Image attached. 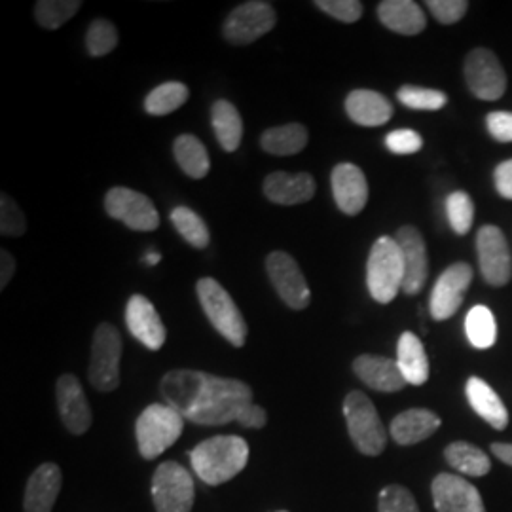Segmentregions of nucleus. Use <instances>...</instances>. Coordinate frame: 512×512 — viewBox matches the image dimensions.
<instances>
[{
    "label": "nucleus",
    "mask_w": 512,
    "mask_h": 512,
    "mask_svg": "<svg viewBox=\"0 0 512 512\" xmlns=\"http://www.w3.org/2000/svg\"><path fill=\"white\" fill-rule=\"evenodd\" d=\"M160 393L184 420L209 427L238 421L241 410L253 404V389L245 382L188 368L169 370Z\"/></svg>",
    "instance_id": "1"
},
{
    "label": "nucleus",
    "mask_w": 512,
    "mask_h": 512,
    "mask_svg": "<svg viewBox=\"0 0 512 512\" xmlns=\"http://www.w3.org/2000/svg\"><path fill=\"white\" fill-rule=\"evenodd\" d=\"M249 461L247 440L224 435L203 440L192 452L190 463L196 475L209 486H220L239 475Z\"/></svg>",
    "instance_id": "2"
},
{
    "label": "nucleus",
    "mask_w": 512,
    "mask_h": 512,
    "mask_svg": "<svg viewBox=\"0 0 512 512\" xmlns=\"http://www.w3.org/2000/svg\"><path fill=\"white\" fill-rule=\"evenodd\" d=\"M403 283V251L397 239L391 236L376 239L366 264V285L370 296L380 304H389L399 291H403Z\"/></svg>",
    "instance_id": "3"
},
{
    "label": "nucleus",
    "mask_w": 512,
    "mask_h": 512,
    "mask_svg": "<svg viewBox=\"0 0 512 512\" xmlns=\"http://www.w3.org/2000/svg\"><path fill=\"white\" fill-rule=\"evenodd\" d=\"M196 293L207 319L220 336H224L234 348H243L249 329L234 298L213 277H202L196 285Z\"/></svg>",
    "instance_id": "4"
},
{
    "label": "nucleus",
    "mask_w": 512,
    "mask_h": 512,
    "mask_svg": "<svg viewBox=\"0 0 512 512\" xmlns=\"http://www.w3.org/2000/svg\"><path fill=\"white\" fill-rule=\"evenodd\" d=\"M184 418L169 404H150L135 423L139 452L145 459L160 458L183 435Z\"/></svg>",
    "instance_id": "5"
},
{
    "label": "nucleus",
    "mask_w": 512,
    "mask_h": 512,
    "mask_svg": "<svg viewBox=\"0 0 512 512\" xmlns=\"http://www.w3.org/2000/svg\"><path fill=\"white\" fill-rule=\"evenodd\" d=\"M344 416L355 448L365 456H380L387 444V433L376 406L363 391L349 393L344 401Z\"/></svg>",
    "instance_id": "6"
},
{
    "label": "nucleus",
    "mask_w": 512,
    "mask_h": 512,
    "mask_svg": "<svg viewBox=\"0 0 512 512\" xmlns=\"http://www.w3.org/2000/svg\"><path fill=\"white\" fill-rule=\"evenodd\" d=\"M122 336L110 323H101L93 334L92 359L88 378L99 391H114L120 385Z\"/></svg>",
    "instance_id": "7"
},
{
    "label": "nucleus",
    "mask_w": 512,
    "mask_h": 512,
    "mask_svg": "<svg viewBox=\"0 0 512 512\" xmlns=\"http://www.w3.org/2000/svg\"><path fill=\"white\" fill-rule=\"evenodd\" d=\"M194 480L183 465L165 461L152 476V501L156 512H192Z\"/></svg>",
    "instance_id": "8"
},
{
    "label": "nucleus",
    "mask_w": 512,
    "mask_h": 512,
    "mask_svg": "<svg viewBox=\"0 0 512 512\" xmlns=\"http://www.w3.org/2000/svg\"><path fill=\"white\" fill-rule=\"evenodd\" d=\"M275 23L277 16L270 2L249 0L230 12L222 25V35L234 46H247L268 35Z\"/></svg>",
    "instance_id": "9"
},
{
    "label": "nucleus",
    "mask_w": 512,
    "mask_h": 512,
    "mask_svg": "<svg viewBox=\"0 0 512 512\" xmlns=\"http://www.w3.org/2000/svg\"><path fill=\"white\" fill-rule=\"evenodd\" d=\"M105 211L110 219L120 220L137 232H152L160 226V215L152 200L126 186L110 188L105 196Z\"/></svg>",
    "instance_id": "10"
},
{
    "label": "nucleus",
    "mask_w": 512,
    "mask_h": 512,
    "mask_svg": "<svg viewBox=\"0 0 512 512\" xmlns=\"http://www.w3.org/2000/svg\"><path fill=\"white\" fill-rule=\"evenodd\" d=\"M266 272L270 275L275 293L291 310H306L310 306L308 281L293 256L285 251L270 253L266 258Z\"/></svg>",
    "instance_id": "11"
},
{
    "label": "nucleus",
    "mask_w": 512,
    "mask_h": 512,
    "mask_svg": "<svg viewBox=\"0 0 512 512\" xmlns=\"http://www.w3.org/2000/svg\"><path fill=\"white\" fill-rule=\"evenodd\" d=\"M476 251L480 272L484 275L486 283H490L492 287H503L511 281L512 256L501 228L494 224L482 226L476 236Z\"/></svg>",
    "instance_id": "12"
},
{
    "label": "nucleus",
    "mask_w": 512,
    "mask_h": 512,
    "mask_svg": "<svg viewBox=\"0 0 512 512\" xmlns=\"http://www.w3.org/2000/svg\"><path fill=\"white\" fill-rule=\"evenodd\" d=\"M465 80L471 93L482 101H497L507 90V74L497 55L476 48L465 59Z\"/></svg>",
    "instance_id": "13"
},
{
    "label": "nucleus",
    "mask_w": 512,
    "mask_h": 512,
    "mask_svg": "<svg viewBox=\"0 0 512 512\" xmlns=\"http://www.w3.org/2000/svg\"><path fill=\"white\" fill-rule=\"evenodd\" d=\"M473 281V268L467 262H456L446 268L433 287L429 308L435 321H446L458 313L465 293Z\"/></svg>",
    "instance_id": "14"
},
{
    "label": "nucleus",
    "mask_w": 512,
    "mask_h": 512,
    "mask_svg": "<svg viewBox=\"0 0 512 512\" xmlns=\"http://www.w3.org/2000/svg\"><path fill=\"white\" fill-rule=\"evenodd\" d=\"M431 492L437 512H486L480 492L461 476L440 473L431 484Z\"/></svg>",
    "instance_id": "15"
},
{
    "label": "nucleus",
    "mask_w": 512,
    "mask_h": 512,
    "mask_svg": "<svg viewBox=\"0 0 512 512\" xmlns=\"http://www.w3.org/2000/svg\"><path fill=\"white\" fill-rule=\"evenodd\" d=\"M397 243L403 251L404 283L403 293L408 296L421 293L429 275V258L425 239L420 230L414 226H403L397 232Z\"/></svg>",
    "instance_id": "16"
},
{
    "label": "nucleus",
    "mask_w": 512,
    "mask_h": 512,
    "mask_svg": "<svg viewBox=\"0 0 512 512\" xmlns=\"http://www.w3.org/2000/svg\"><path fill=\"white\" fill-rule=\"evenodd\" d=\"M57 406L61 420L73 435H84L92 427V408L84 395L80 380L74 374H63L57 385Z\"/></svg>",
    "instance_id": "17"
},
{
    "label": "nucleus",
    "mask_w": 512,
    "mask_h": 512,
    "mask_svg": "<svg viewBox=\"0 0 512 512\" xmlns=\"http://www.w3.org/2000/svg\"><path fill=\"white\" fill-rule=\"evenodd\" d=\"M126 325L135 340L145 348L158 351L164 348L165 327L154 304L143 294H133L126 306Z\"/></svg>",
    "instance_id": "18"
},
{
    "label": "nucleus",
    "mask_w": 512,
    "mask_h": 512,
    "mask_svg": "<svg viewBox=\"0 0 512 512\" xmlns=\"http://www.w3.org/2000/svg\"><path fill=\"white\" fill-rule=\"evenodd\" d=\"M332 194L342 213L349 217L359 215L368 202V183L361 167L338 164L332 169Z\"/></svg>",
    "instance_id": "19"
},
{
    "label": "nucleus",
    "mask_w": 512,
    "mask_h": 512,
    "mask_svg": "<svg viewBox=\"0 0 512 512\" xmlns=\"http://www.w3.org/2000/svg\"><path fill=\"white\" fill-rule=\"evenodd\" d=\"M353 372L363 384L382 393H397L406 385L397 359H387L380 355H361L353 361Z\"/></svg>",
    "instance_id": "20"
},
{
    "label": "nucleus",
    "mask_w": 512,
    "mask_h": 512,
    "mask_svg": "<svg viewBox=\"0 0 512 512\" xmlns=\"http://www.w3.org/2000/svg\"><path fill=\"white\" fill-rule=\"evenodd\" d=\"M264 196L277 205H300L315 196V181L310 173L274 171L264 181Z\"/></svg>",
    "instance_id": "21"
},
{
    "label": "nucleus",
    "mask_w": 512,
    "mask_h": 512,
    "mask_svg": "<svg viewBox=\"0 0 512 512\" xmlns=\"http://www.w3.org/2000/svg\"><path fill=\"white\" fill-rule=\"evenodd\" d=\"M61 469L55 463H44L31 475L25 490V512H52L61 492Z\"/></svg>",
    "instance_id": "22"
},
{
    "label": "nucleus",
    "mask_w": 512,
    "mask_h": 512,
    "mask_svg": "<svg viewBox=\"0 0 512 512\" xmlns=\"http://www.w3.org/2000/svg\"><path fill=\"white\" fill-rule=\"evenodd\" d=\"M349 118L363 128L384 126L393 116L391 101L374 90H355L346 99Z\"/></svg>",
    "instance_id": "23"
},
{
    "label": "nucleus",
    "mask_w": 512,
    "mask_h": 512,
    "mask_svg": "<svg viewBox=\"0 0 512 512\" xmlns=\"http://www.w3.org/2000/svg\"><path fill=\"white\" fill-rule=\"evenodd\" d=\"M378 18L389 31L414 37L427 27V18L412 0H384L378 6Z\"/></svg>",
    "instance_id": "24"
},
{
    "label": "nucleus",
    "mask_w": 512,
    "mask_h": 512,
    "mask_svg": "<svg viewBox=\"0 0 512 512\" xmlns=\"http://www.w3.org/2000/svg\"><path fill=\"white\" fill-rule=\"evenodd\" d=\"M440 427V418L425 408H412L391 421V437L401 446H412L429 439Z\"/></svg>",
    "instance_id": "25"
},
{
    "label": "nucleus",
    "mask_w": 512,
    "mask_h": 512,
    "mask_svg": "<svg viewBox=\"0 0 512 512\" xmlns=\"http://www.w3.org/2000/svg\"><path fill=\"white\" fill-rule=\"evenodd\" d=\"M465 393L476 414L482 420L488 421L494 429L503 431L509 425V412L501 401V397L482 378H476V376L469 378Z\"/></svg>",
    "instance_id": "26"
},
{
    "label": "nucleus",
    "mask_w": 512,
    "mask_h": 512,
    "mask_svg": "<svg viewBox=\"0 0 512 512\" xmlns=\"http://www.w3.org/2000/svg\"><path fill=\"white\" fill-rule=\"evenodd\" d=\"M397 363L406 384L423 385L429 380V359L420 338L414 332H403L399 338Z\"/></svg>",
    "instance_id": "27"
},
{
    "label": "nucleus",
    "mask_w": 512,
    "mask_h": 512,
    "mask_svg": "<svg viewBox=\"0 0 512 512\" xmlns=\"http://www.w3.org/2000/svg\"><path fill=\"white\" fill-rule=\"evenodd\" d=\"M211 126L220 147L226 152H236L243 137V122L239 110L226 99H219L211 107Z\"/></svg>",
    "instance_id": "28"
},
{
    "label": "nucleus",
    "mask_w": 512,
    "mask_h": 512,
    "mask_svg": "<svg viewBox=\"0 0 512 512\" xmlns=\"http://www.w3.org/2000/svg\"><path fill=\"white\" fill-rule=\"evenodd\" d=\"M308 129L302 124H285L266 129L260 137V147L274 156H294L308 145Z\"/></svg>",
    "instance_id": "29"
},
{
    "label": "nucleus",
    "mask_w": 512,
    "mask_h": 512,
    "mask_svg": "<svg viewBox=\"0 0 512 512\" xmlns=\"http://www.w3.org/2000/svg\"><path fill=\"white\" fill-rule=\"evenodd\" d=\"M173 154L179 167L192 179H203L211 169L209 152L196 135H179L173 143Z\"/></svg>",
    "instance_id": "30"
},
{
    "label": "nucleus",
    "mask_w": 512,
    "mask_h": 512,
    "mask_svg": "<svg viewBox=\"0 0 512 512\" xmlns=\"http://www.w3.org/2000/svg\"><path fill=\"white\" fill-rule=\"evenodd\" d=\"M444 458L458 473L465 476L488 475L492 469V461L488 458V454L475 444L463 442V440L452 442L444 450Z\"/></svg>",
    "instance_id": "31"
},
{
    "label": "nucleus",
    "mask_w": 512,
    "mask_h": 512,
    "mask_svg": "<svg viewBox=\"0 0 512 512\" xmlns=\"http://www.w3.org/2000/svg\"><path fill=\"white\" fill-rule=\"evenodd\" d=\"M169 219L173 222L175 230L183 236L184 241L190 243L194 249L202 251V249L209 247V241H211L209 228H207L205 220L196 211H192L186 205H179L171 211Z\"/></svg>",
    "instance_id": "32"
},
{
    "label": "nucleus",
    "mask_w": 512,
    "mask_h": 512,
    "mask_svg": "<svg viewBox=\"0 0 512 512\" xmlns=\"http://www.w3.org/2000/svg\"><path fill=\"white\" fill-rule=\"evenodd\" d=\"M190 97V90L183 82H164L148 93L145 99V110L150 116H167L181 109Z\"/></svg>",
    "instance_id": "33"
},
{
    "label": "nucleus",
    "mask_w": 512,
    "mask_h": 512,
    "mask_svg": "<svg viewBox=\"0 0 512 512\" xmlns=\"http://www.w3.org/2000/svg\"><path fill=\"white\" fill-rule=\"evenodd\" d=\"M465 332L476 349L492 348L497 340V325L494 313L486 306H475L467 313Z\"/></svg>",
    "instance_id": "34"
},
{
    "label": "nucleus",
    "mask_w": 512,
    "mask_h": 512,
    "mask_svg": "<svg viewBox=\"0 0 512 512\" xmlns=\"http://www.w3.org/2000/svg\"><path fill=\"white\" fill-rule=\"evenodd\" d=\"M82 8L80 0H40L35 4V18L44 29H59Z\"/></svg>",
    "instance_id": "35"
},
{
    "label": "nucleus",
    "mask_w": 512,
    "mask_h": 512,
    "mask_svg": "<svg viewBox=\"0 0 512 512\" xmlns=\"http://www.w3.org/2000/svg\"><path fill=\"white\" fill-rule=\"evenodd\" d=\"M446 215H448L452 230L458 236L469 234V230L473 226V219H475V203L471 200V196L463 190L452 192L446 200Z\"/></svg>",
    "instance_id": "36"
},
{
    "label": "nucleus",
    "mask_w": 512,
    "mask_h": 512,
    "mask_svg": "<svg viewBox=\"0 0 512 512\" xmlns=\"http://www.w3.org/2000/svg\"><path fill=\"white\" fill-rule=\"evenodd\" d=\"M118 46V31L109 19H95L86 33V48L92 57H105Z\"/></svg>",
    "instance_id": "37"
},
{
    "label": "nucleus",
    "mask_w": 512,
    "mask_h": 512,
    "mask_svg": "<svg viewBox=\"0 0 512 512\" xmlns=\"http://www.w3.org/2000/svg\"><path fill=\"white\" fill-rule=\"evenodd\" d=\"M397 99L403 103L404 107L414 110H440L444 109L448 103L446 93L420 88V86H410V84H406L397 92Z\"/></svg>",
    "instance_id": "38"
},
{
    "label": "nucleus",
    "mask_w": 512,
    "mask_h": 512,
    "mask_svg": "<svg viewBox=\"0 0 512 512\" xmlns=\"http://www.w3.org/2000/svg\"><path fill=\"white\" fill-rule=\"evenodd\" d=\"M27 230V220L18 203L8 194L0 196V234L6 238H18Z\"/></svg>",
    "instance_id": "39"
},
{
    "label": "nucleus",
    "mask_w": 512,
    "mask_h": 512,
    "mask_svg": "<svg viewBox=\"0 0 512 512\" xmlns=\"http://www.w3.org/2000/svg\"><path fill=\"white\" fill-rule=\"evenodd\" d=\"M378 512H420L410 490L404 486H385L378 497Z\"/></svg>",
    "instance_id": "40"
},
{
    "label": "nucleus",
    "mask_w": 512,
    "mask_h": 512,
    "mask_svg": "<svg viewBox=\"0 0 512 512\" xmlns=\"http://www.w3.org/2000/svg\"><path fill=\"white\" fill-rule=\"evenodd\" d=\"M315 6L342 23H355L363 16V2L359 0H315Z\"/></svg>",
    "instance_id": "41"
},
{
    "label": "nucleus",
    "mask_w": 512,
    "mask_h": 512,
    "mask_svg": "<svg viewBox=\"0 0 512 512\" xmlns=\"http://www.w3.org/2000/svg\"><path fill=\"white\" fill-rule=\"evenodd\" d=\"M385 147L389 148L393 154L399 156H408L416 154L423 147V139L420 133L414 129H395L385 137Z\"/></svg>",
    "instance_id": "42"
},
{
    "label": "nucleus",
    "mask_w": 512,
    "mask_h": 512,
    "mask_svg": "<svg viewBox=\"0 0 512 512\" xmlns=\"http://www.w3.org/2000/svg\"><path fill=\"white\" fill-rule=\"evenodd\" d=\"M425 6L442 25H454L467 14V0H427Z\"/></svg>",
    "instance_id": "43"
},
{
    "label": "nucleus",
    "mask_w": 512,
    "mask_h": 512,
    "mask_svg": "<svg viewBox=\"0 0 512 512\" xmlns=\"http://www.w3.org/2000/svg\"><path fill=\"white\" fill-rule=\"evenodd\" d=\"M486 126L497 143H512V112H490L486 118Z\"/></svg>",
    "instance_id": "44"
},
{
    "label": "nucleus",
    "mask_w": 512,
    "mask_h": 512,
    "mask_svg": "<svg viewBox=\"0 0 512 512\" xmlns=\"http://www.w3.org/2000/svg\"><path fill=\"white\" fill-rule=\"evenodd\" d=\"M238 423L247 429H262L268 423V414L264 408H260L256 404H249L241 410Z\"/></svg>",
    "instance_id": "45"
},
{
    "label": "nucleus",
    "mask_w": 512,
    "mask_h": 512,
    "mask_svg": "<svg viewBox=\"0 0 512 512\" xmlns=\"http://www.w3.org/2000/svg\"><path fill=\"white\" fill-rule=\"evenodd\" d=\"M494 181L497 192L503 198L512 200V160H505L495 167Z\"/></svg>",
    "instance_id": "46"
},
{
    "label": "nucleus",
    "mask_w": 512,
    "mask_h": 512,
    "mask_svg": "<svg viewBox=\"0 0 512 512\" xmlns=\"http://www.w3.org/2000/svg\"><path fill=\"white\" fill-rule=\"evenodd\" d=\"M16 272V258L6 249L0 253V289H6V285L12 281Z\"/></svg>",
    "instance_id": "47"
},
{
    "label": "nucleus",
    "mask_w": 512,
    "mask_h": 512,
    "mask_svg": "<svg viewBox=\"0 0 512 512\" xmlns=\"http://www.w3.org/2000/svg\"><path fill=\"white\" fill-rule=\"evenodd\" d=\"M492 452H494L495 458L501 459L503 463H507V465L512 467V444L495 442V444H492Z\"/></svg>",
    "instance_id": "48"
},
{
    "label": "nucleus",
    "mask_w": 512,
    "mask_h": 512,
    "mask_svg": "<svg viewBox=\"0 0 512 512\" xmlns=\"http://www.w3.org/2000/svg\"><path fill=\"white\" fill-rule=\"evenodd\" d=\"M160 260H162V255L156 251H148L143 258V262H147V266H156V264H160Z\"/></svg>",
    "instance_id": "49"
},
{
    "label": "nucleus",
    "mask_w": 512,
    "mask_h": 512,
    "mask_svg": "<svg viewBox=\"0 0 512 512\" xmlns=\"http://www.w3.org/2000/svg\"><path fill=\"white\" fill-rule=\"evenodd\" d=\"M277 512H287V511H277Z\"/></svg>",
    "instance_id": "50"
}]
</instances>
